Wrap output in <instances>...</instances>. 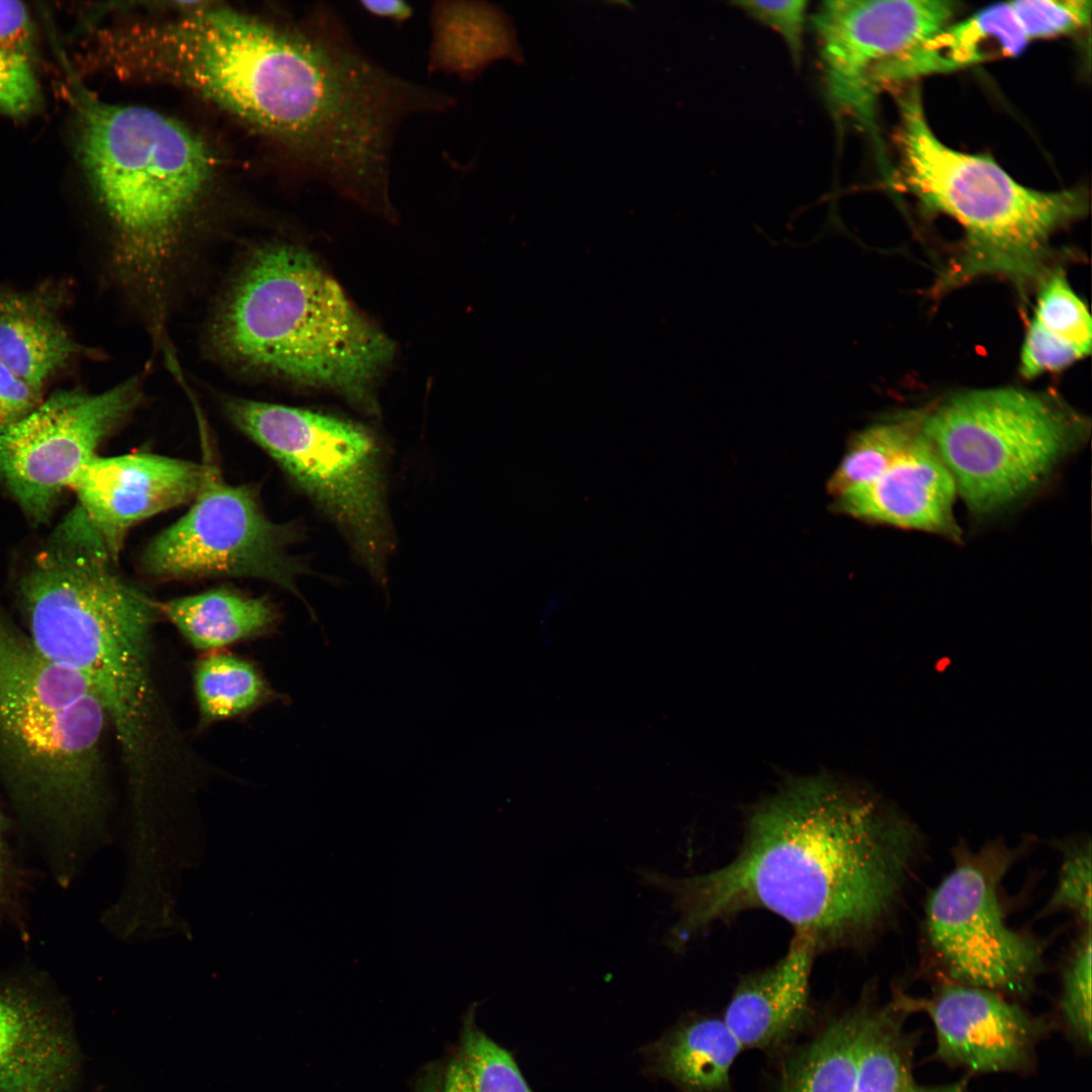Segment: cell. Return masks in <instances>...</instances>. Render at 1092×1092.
Returning <instances> with one entry per match:
<instances>
[{
  "label": "cell",
  "instance_id": "cell-1",
  "mask_svg": "<svg viewBox=\"0 0 1092 1092\" xmlns=\"http://www.w3.org/2000/svg\"><path fill=\"white\" fill-rule=\"evenodd\" d=\"M170 19L104 29L101 63L123 79L188 89L270 134L315 179L363 154L382 105L379 69L340 16L274 24L211 3H184Z\"/></svg>",
  "mask_w": 1092,
  "mask_h": 1092
},
{
  "label": "cell",
  "instance_id": "cell-2",
  "mask_svg": "<svg viewBox=\"0 0 1092 1092\" xmlns=\"http://www.w3.org/2000/svg\"><path fill=\"white\" fill-rule=\"evenodd\" d=\"M921 846L913 824L867 793L826 776L793 780L752 810L728 863L657 881L680 913L671 945L760 909L818 952L855 946L895 914Z\"/></svg>",
  "mask_w": 1092,
  "mask_h": 1092
},
{
  "label": "cell",
  "instance_id": "cell-3",
  "mask_svg": "<svg viewBox=\"0 0 1092 1092\" xmlns=\"http://www.w3.org/2000/svg\"><path fill=\"white\" fill-rule=\"evenodd\" d=\"M116 562L75 506L21 576L18 599L34 647L102 700L129 777L142 785L162 760L166 739L150 661L160 613Z\"/></svg>",
  "mask_w": 1092,
  "mask_h": 1092
},
{
  "label": "cell",
  "instance_id": "cell-4",
  "mask_svg": "<svg viewBox=\"0 0 1092 1092\" xmlns=\"http://www.w3.org/2000/svg\"><path fill=\"white\" fill-rule=\"evenodd\" d=\"M226 361L252 372L328 386L356 399L392 345L305 251L283 243L252 252L212 321Z\"/></svg>",
  "mask_w": 1092,
  "mask_h": 1092
},
{
  "label": "cell",
  "instance_id": "cell-5",
  "mask_svg": "<svg viewBox=\"0 0 1092 1092\" xmlns=\"http://www.w3.org/2000/svg\"><path fill=\"white\" fill-rule=\"evenodd\" d=\"M108 712L0 608V778L23 812L66 840L99 803Z\"/></svg>",
  "mask_w": 1092,
  "mask_h": 1092
},
{
  "label": "cell",
  "instance_id": "cell-6",
  "mask_svg": "<svg viewBox=\"0 0 1092 1092\" xmlns=\"http://www.w3.org/2000/svg\"><path fill=\"white\" fill-rule=\"evenodd\" d=\"M78 151L117 235V259L149 295L161 292L182 225L207 185L209 148L181 122L151 108L76 93Z\"/></svg>",
  "mask_w": 1092,
  "mask_h": 1092
},
{
  "label": "cell",
  "instance_id": "cell-7",
  "mask_svg": "<svg viewBox=\"0 0 1092 1092\" xmlns=\"http://www.w3.org/2000/svg\"><path fill=\"white\" fill-rule=\"evenodd\" d=\"M899 113L902 186L929 210L957 220L965 233L963 250L940 284L985 274L1018 284L1039 277L1052 236L1087 212L1085 189L1028 188L990 157L948 148L931 130L917 86L899 96Z\"/></svg>",
  "mask_w": 1092,
  "mask_h": 1092
},
{
  "label": "cell",
  "instance_id": "cell-8",
  "mask_svg": "<svg viewBox=\"0 0 1092 1092\" xmlns=\"http://www.w3.org/2000/svg\"><path fill=\"white\" fill-rule=\"evenodd\" d=\"M232 423L343 531L379 580L391 547L383 455L364 427L300 407L225 395Z\"/></svg>",
  "mask_w": 1092,
  "mask_h": 1092
},
{
  "label": "cell",
  "instance_id": "cell-9",
  "mask_svg": "<svg viewBox=\"0 0 1092 1092\" xmlns=\"http://www.w3.org/2000/svg\"><path fill=\"white\" fill-rule=\"evenodd\" d=\"M1084 429L1083 420L1051 395L1014 387L962 392L922 421L957 490L978 513L1035 487Z\"/></svg>",
  "mask_w": 1092,
  "mask_h": 1092
},
{
  "label": "cell",
  "instance_id": "cell-10",
  "mask_svg": "<svg viewBox=\"0 0 1092 1092\" xmlns=\"http://www.w3.org/2000/svg\"><path fill=\"white\" fill-rule=\"evenodd\" d=\"M1013 859L999 843L963 849L927 898L926 943L946 983L1021 996L1042 971L1041 944L1008 925L1000 899Z\"/></svg>",
  "mask_w": 1092,
  "mask_h": 1092
},
{
  "label": "cell",
  "instance_id": "cell-11",
  "mask_svg": "<svg viewBox=\"0 0 1092 1092\" xmlns=\"http://www.w3.org/2000/svg\"><path fill=\"white\" fill-rule=\"evenodd\" d=\"M204 454L193 504L146 547L141 569L159 580L252 577L272 582L311 608L296 586L304 565L289 554L296 531L271 521L250 486L223 480Z\"/></svg>",
  "mask_w": 1092,
  "mask_h": 1092
},
{
  "label": "cell",
  "instance_id": "cell-12",
  "mask_svg": "<svg viewBox=\"0 0 1092 1092\" xmlns=\"http://www.w3.org/2000/svg\"><path fill=\"white\" fill-rule=\"evenodd\" d=\"M141 399L139 376L99 393L59 391L0 428V481L26 518L34 525L50 520L76 474Z\"/></svg>",
  "mask_w": 1092,
  "mask_h": 1092
},
{
  "label": "cell",
  "instance_id": "cell-13",
  "mask_svg": "<svg viewBox=\"0 0 1092 1092\" xmlns=\"http://www.w3.org/2000/svg\"><path fill=\"white\" fill-rule=\"evenodd\" d=\"M946 0H833L812 21L830 105L875 130L874 78L886 63L948 25Z\"/></svg>",
  "mask_w": 1092,
  "mask_h": 1092
},
{
  "label": "cell",
  "instance_id": "cell-14",
  "mask_svg": "<svg viewBox=\"0 0 1092 1092\" xmlns=\"http://www.w3.org/2000/svg\"><path fill=\"white\" fill-rule=\"evenodd\" d=\"M202 463L150 453L93 457L70 488L77 506L117 560L136 523L194 498Z\"/></svg>",
  "mask_w": 1092,
  "mask_h": 1092
},
{
  "label": "cell",
  "instance_id": "cell-15",
  "mask_svg": "<svg viewBox=\"0 0 1092 1092\" xmlns=\"http://www.w3.org/2000/svg\"><path fill=\"white\" fill-rule=\"evenodd\" d=\"M908 1011H925L934 1026L936 1054L976 1072L1026 1065L1042 1024L996 992L946 983L930 999L903 997Z\"/></svg>",
  "mask_w": 1092,
  "mask_h": 1092
},
{
  "label": "cell",
  "instance_id": "cell-16",
  "mask_svg": "<svg viewBox=\"0 0 1092 1092\" xmlns=\"http://www.w3.org/2000/svg\"><path fill=\"white\" fill-rule=\"evenodd\" d=\"M76 1068L56 1005L36 987L0 980V1092H62Z\"/></svg>",
  "mask_w": 1092,
  "mask_h": 1092
},
{
  "label": "cell",
  "instance_id": "cell-17",
  "mask_svg": "<svg viewBox=\"0 0 1092 1092\" xmlns=\"http://www.w3.org/2000/svg\"><path fill=\"white\" fill-rule=\"evenodd\" d=\"M956 482L923 434L874 480L837 495L836 507L867 521L956 537Z\"/></svg>",
  "mask_w": 1092,
  "mask_h": 1092
},
{
  "label": "cell",
  "instance_id": "cell-18",
  "mask_svg": "<svg viewBox=\"0 0 1092 1092\" xmlns=\"http://www.w3.org/2000/svg\"><path fill=\"white\" fill-rule=\"evenodd\" d=\"M817 952L811 941L794 935L777 963L739 980L723 1020L742 1048H776L801 1027Z\"/></svg>",
  "mask_w": 1092,
  "mask_h": 1092
},
{
  "label": "cell",
  "instance_id": "cell-19",
  "mask_svg": "<svg viewBox=\"0 0 1092 1092\" xmlns=\"http://www.w3.org/2000/svg\"><path fill=\"white\" fill-rule=\"evenodd\" d=\"M1028 39L1009 2L990 5L948 24L882 66L874 78L879 95L921 76L949 73L999 57H1016Z\"/></svg>",
  "mask_w": 1092,
  "mask_h": 1092
},
{
  "label": "cell",
  "instance_id": "cell-20",
  "mask_svg": "<svg viewBox=\"0 0 1092 1092\" xmlns=\"http://www.w3.org/2000/svg\"><path fill=\"white\" fill-rule=\"evenodd\" d=\"M59 301L51 289L0 286V361L41 388L79 351L58 317Z\"/></svg>",
  "mask_w": 1092,
  "mask_h": 1092
},
{
  "label": "cell",
  "instance_id": "cell-21",
  "mask_svg": "<svg viewBox=\"0 0 1092 1092\" xmlns=\"http://www.w3.org/2000/svg\"><path fill=\"white\" fill-rule=\"evenodd\" d=\"M431 22V71L472 80L497 60L525 62L511 17L494 4L438 2Z\"/></svg>",
  "mask_w": 1092,
  "mask_h": 1092
},
{
  "label": "cell",
  "instance_id": "cell-22",
  "mask_svg": "<svg viewBox=\"0 0 1092 1092\" xmlns=\"http://www.w3.org/2000/svg\"><path fill=\"white\" fill-rule=\"evenodd\" d=\"M742 1049L723 1018H688L642 1049L643 1070L679 1092H725Z\"/></svg>",
  "mask_w": 1092,
  "mask_h": 1092
},
{
  "label": "cell",
  "instance_id": "cell-23",
  "mask_svg": "<svg viewBox=\"0 0 1092 1092\" xmlns=\"http://www.w3.org/2000/svg\"><path fill=\"white\" fill-rule=\"evenodd\" d=\"M476 1008L463 1014L445 1053L418 1071L412 1092H532L513 1054L477 1024Z\"/></svg>",
  "mask_w": 1092,
  "mask_h": 1092
},
{
  "label": "cell",
  "instance_id": "cell-24",
  "mask_svg": "<svg viewBox=\"0 0 1092 1092\" xmlns=\"http://www.w3.org/2000/svg\"><path fill=\"white\" fill-rule=\"evenodd\" d=\"M158 609L193 647L203 651L262 636L280 621L268 599L225 586L158 603Z\"/></svg>",
  "mask_w": 1092,
  "mask_h": 1092
},
{
  "label": "cell",
  "instance_id": "cell-25",
  "mask_svg": "<svg viewBox=\"0 0 1092 1092\" xmlns=\"http://www.w3.org/2000/svg\"><path fill=\"white\" fill-rule=\"evenodd\" d=\"M863 1007L827 1025L791 1064L780 1092H858Z\"/></svg>",
  "mask_w": 1092,
  "mask_h": 1092
},
{
  "label": "cell",
  "instance_id": "cell-26",
  "mask_svg": "<svg viewBox=\"0 0 1092 1092\" xmlns=\"http://www.w3.org/2000/svg\"><path fill=\"white\" fill-rule=\"evenodd\" d=\"M34 26L22 2L0 1V114L21 119L40 106Z\"/></svg>",
  "mask_w": 1092,
  "mask_h": 1092
},
{
  "label": "cell",
  "instance_id": "cell-27",
  "mask_svg": "<svg viewBox=\"0 0 1092 1092\" xmlns=\"http://www.w3.org/2000/svg\"><path fill=\"white\" fill-rule=\"evenodd\" d=\"M194 690L200 720L205 725L241 716L282 698L251 662L226 653H213L197 662Z\"/></svg>",
  "mask_w": 1092,
  "mask_h": 1092
},
{
  "label": "cell",
  "instance_id": "cell-28",
  "mask_svg": "<svg viewBox=\"0 0 1092 1092\" xmlns=\"http://www.w3.org/2000/svg\"><path fill=\"white\" fill-rule=\"evenodd\" d=\"M922 421L923 416L903 418L858 433L830 478V492L837 496L881 475L922 432Z\"/></svg>",
  "mask_w": 1092,
  "mask_h": 1092
},
{
  "label": "cell",
  "instance_id": "cell-29",
  "mask_svg": "<svg viewBox=\"0 0 1092 1092\" xmlns=\"http://www.w3.org/2000/svg\"><path fill=\"white\" fill-rule=\"evenodd\" d=\"M1031 321L1052 337L1077 348L1084 356L1090 354L1092 321L1089 310L1060 271L1043 281Z\"/></svg>",
  "mask_w": 1092,
  "mask_h": 1092
},
{
  "label": "cell",
  "instance_id": "cell-30",
  "mask_svg": "<svg viewBox=\"0 0 1092 1092\" xmlns=\"http://www.w3.org/2000/svg\"><path fill=\"white\" fill-rule=\"evenodd\" d=\"M1064 970L1060 1008L1069 1030L1091 1042V927L1083 929Z\"/></svg>",
  "mask_w": 1092,
  "mask_h": 1092
},
{
  "label": "cell",
  "instance_id": "cell-31",
  "mask_svg": "<svg viewBox=\"0 0 1092 1092\" xmlns=\"http://www.w3.org/2000/svg\"><path fill=\"white\" fill-rule=\"evenodd\" d=\"M1028 40L1077 31L1090 22L1089 0H1018L1009 2Z\"/></svg>",
  "mask_w": 1092,
  "mask_h": 1092
},
{
  "label": "cell",
  "instance_id": "cell-32",
  "mask_svg": "<svg viewBox=\"0 0 1092 1092\" xmlns=\"http://www.w3.org/2000/svg\"><path fill=\"white\" fill-rule=\"evenodd\" d=\"M1056 889L1046 906L1049 911L1074 914L1083 928L1091 927V843L1077 841L1064 848Z\"/></svg>",
  "mask_w": 1092,
  "mask_h": 1092
},
{
  "label": "cell",
  "instance_id": "cell-33",
  "mask_svg": "<svg viewBox=\"0 0 1092 1092\" xmlns=\"http://www.w3.org/2000/svg\"><path fill=\"white\" fill-rule=\"evenodd\" d=\"M732 4L753 19L781 33L790 50L795 66L800 65L808 2L801 0L735 1Z\"/></svg>",
  "mask_w": 1092,
  "mask_h": 1092
},
{
  "label": "cell",
  "instance_id": "cell-34",
  "mask_svg": "<svg viewBox=\"0 0 1092 1092\" xmlns=\"http://www.w3.org/2000/svg\"><path fill=\"white\" fill-rule=\"evenodd\" d=\"M1083 357L1077 348L1052 337L1031 321L1020 352L1019 372L1032 378L1061 370Z\"/></svg>",
  "mask_w": 1092,
  "mask_h": 1092
},
{
  "label": "cell",
  "instance_id": "cell-35",
  "mask_svg": "<svg viewBox=\"0 0 1092 1092\" xmlns=\"http://www.w3.org/2000/svg\"><path fill=\"white\" fill-rule=\"evenodd\" d=\"M42 400L41 387L16 374L0 361V428L20 421Z\"/></svg>",
  "mask_w": 1092,
  "mask_h": 1092
},
{
  "label": "cell",
  "instance_id": "cell-36",
  "mask_svg": "<svg viewBox=\"0 0 1092 1092\" xmlns=\"http://www.w3.org/2000/svg\"><path fill=\"white\" fill-rule=\"evenodd\" d=\"M19 875L6 838L0 812V920L18 922L20 917Z\"/></svg>",
  "mask_w": 1092,
  "mask_h": 1092
},
{
  "label": "cell",
  "instance_id": "cell-37",
  "mask_svg": "<svg viewBox=\"0 0 1092 1092\" xmlns=\"http://www.w3.org/2000/svg\"><path fill=\"white\" fill-rule=\"evenodd\" d=\"M363 10L372 16L389 19L398 23L404 22L413 16V7L401 0H367L361 1Z\"/></svg>",
  "mask_w": 1092,
  "mask_h": 1092
},
{
  "label": "cell",
  "instance_id": "cell-38",
  "mask_svg": "<svg viewBox=\"0 0 1092 1092\" xmlns=\"http://www.w3.org/2000/svg\"><path fill=\"white\" fill-rule=\"evenodd\" d=\"M965 1083L959 1082L950 1085H943L932 1088H917L915 1087L909 1092H964Z\"/></svg>",
  "mask_w": 1092,
  "mask_h": 1092
}]
</instances>
